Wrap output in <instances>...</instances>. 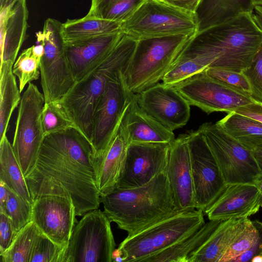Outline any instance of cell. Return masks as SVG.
I'll list each match as a JSON object with an SVG mask.
<instances>
[{"label":"cell","instance_id":"cell-1","mask_svg":"<svg viewBox=\"0 0 262 262\" xmlns=\"http://www.w3.org/2000/svg\"><path fill=\"white\" fill-rule=\"evenodd\" d=\"M92 146L76 129L46 136L35 165L25 177L32 200L46 194L71 197L76 216L101 203Z\"/></svg>","mask_w":262,"mask_h":262},{"label":"cell","instance_id":"cell-2","mask_svg":"<svg viewBox=\"0 0 262 262\" xmlns=\"http://www.w3.org/2000/svg\"><path fill=\"white\" fill-rule=\"evenodd\" d=\"M261 43L262 30L252 13H243L198 32L178 58L204 56L210 60L209 68L242 72Z\"/></svg>","mask_w":262,"mask_h":262},{"label":"cell","instance_id":"cell-3","mask_svg":"<svg viewBox=\"0 0 262 262\" xmlns=\"http://www.w3.org/2000/svg\"><path fill=\"white\" fill-rule=\"evenodd\" d=\"M103 212L111 222L132 235L177 211L166 171L146 184L115 189L100 196Z\"/></svg>","mask_w":262,"mask_h":262},{"label":"cell","instance_id":"cell-4","mask_svg":"<svg viewBox=\"0 0 262 262\" xmlns=\"http://www.w3.org/2000/svg\"><path fill=\"white\" fill-rule=\"evenodd\" d=\"M137 40L123 33L108 55L83 79L76 82L59 101L68 117L91 144L94 112L109 81L119 71L126 70Z\"/></svg>","mask_w":262,"mask_h":262},{"label":"cell","instance_id":"cell-5","mask_svg":"<svg viewBox=\"0 0 262 262\" xmlns=\"http://www.w3.org/2000/svg\"><path fill=\"white\" fill-rule=\"evenodd\" d=\"M194 36L174 35L137 40L124 73L128 89L137 94L159 83Z\"/></svg>","mask_w":262,"mask_h":262},{"label":"cell","instance_id":"cell-6","mask_svg":"<svg viewBox=\"0 0 262 262\" xmlns=\"http://www.w3.org/2000/svg\"><path fill=\"white\" fill-rule=\"evenodd\" d=\"M205 223L201 210L178 212L127 236L117 249L123 262H144L188 237Z\"/></svg>","mask_w":262,"mask_h":262},{"label":"cell","instance_id":"cell-7","mask_svg":"<svg viewBox=\"0 0 262 262\" xmlns=\"http://www.w3.org/2000/svg\"><path fill=\"white\" fill-rule=\"evenodd\" d=\"M122 33L137 40L174 35L198 33L195 13L162 0H145L121 24Z\"/></svg>","mask_w":262,"mask_h":262},{"label":"cell","instance_id":"cell-8","mask_svg":"<svg viewBox=\"0 0 262 262\" xmlns=\"http://www.w3.org/2000/svg\"><path fill=\"white\" fill-rule=\"evenodd\" d=\"M198 130L215 157L226 185H256L262 177V171L251 151L229 135L217 122L205 123Z\"/></svg>","mask_w":262,"mask_h":262},{"label":"cell","instance_id":"cell-9","mask_svg":"<svg viewBox=\"0 0 262 262\" xmlns=\"http://www.w3.org/2000/svg\"><path fill=\"white\" fill-rule=\"evenodd\" d=\"M111 222L98 208L84 214L74 227L60 262H112L116 244Z\"/></svg>","mask_w":262,"mask_h":262},{"label":"cell","instance_id":"cell-10","mask_svg":"<svg viewBox=\"0 0 262 262\" xmlns=\"http://www.w3.org/2000/svg\"><path fill=\"white\" fill-rule=\"evenodd\" d=\"M36 37L44 47L39 70L45 102H58L75 83L65 54L62 23L48 18L42 31L36 33Z\"/></svg>","mask_w":262,"mask_h":262},{"label":"cell","instance_id":"cell-11","mask_svg":"<svg viewBox=\"0 0 262 262\" xmlns=\"http://www.w3.org/2000/svg\"><path fill=\"white\" fill-rule=\"evenodd\" d=\"M121 70L109 81L95 109L91 145L95 160L101 158L116 135L135 94L128 88Z\"/></svg>","mask_w":262,"mask_h":262},{"label":"cell","instance_id":"cell-12","mask_svg":"<svg viewBox=\"0 0 262 262\" xmlns=\"http://www.w3.org/2000/svg\"><path fill=\"white\" fill-rule=\"evenodd\" d=\"M45 103L43 94L29 83L19 104L12 144L25 177L34 168L45 137L41 121Z\"/></svg>","mask_w":262,"mask_h":262},{"label":"cell","instance_id":"cell-13","mask_svg":"<svg viewBox=\"0 0 262 262\" xmlns=\"http://www.w3.org/2000/svg\"><path fill=\"white\" fill-rule=\"evenodd\" d=\"M188 134L195 207L204 212L227 185L203 136L198 129L189 131Z\"/></svg>","mask_w":262,"mask_h":262},{"label":"cell","instance_id":"cell-14","mask_svg":"<svg viewBox=\"0 0 262 262\" xmlns=\"http://www.w3.org/2000/svg\"><path fill=\"white\" fill-rule=\"evenodd\" d=\"M174 87L190 105L207 114L228 113L255 102L250 95L224 84L207 75L205 71Z\"/></svg>","mask_w":262,"mask_h":262},{"label":"cell","instance_id":"cell-15","mask_svg":"<svg viewBox=\"0 0 262 262\" xmlns=\"http://www.w3.org/2000/svg\"><path fill=\"white\" fill-rule=\"evenodd\" d=\"M32 221L55 244L67 247L76 222L71 196L55 194L37 196L32 204Z\"/></svg>","mask_w":262,"mask_h":262},{"label":"cell","instance_id":"cell-16","mask_svg":"<svg viewBox=\"0 0 262 262\" xmlns=\"http://www.w3.org/2000/svg\"><path fill=\"white\" fill-rule=\"evenodd\" d=\"M169 144L130 143L124 167L115 189H129L146 184L166 171Z\"/></svg>","mask_w":262,"mask_h":262},{"label":"cell","instance_id":"cell-17","mask_svg":"<svg viewBox=\"0 0 262 262\" xmlns=\"http://www.w3.org/2000/svg\"><path fill=\"white\" fill-rule=\"evenodd\" d=\"M135 98L144 111L173 132L189 119L190 105L174 86L158 83Z\"/></svg>","mask_w":262,"mask_h":262},{"label":"cell","instance_id":"cell-18","mask_svg":"<svg viewBox=\"0 0 262 262\" xmlns=\"http://www.w3.org/2000/svg\"><path fill=\"white\" fill-rule=\"evenodd\" d=\"M188 134L179 135L169 144L166 173L176 209L179 212L195 209Z\"/></svg>","mask_w":262,"mask_h":262},{"label":"cell","instance_id":"cell-19","mask_svg":"<svg viewBox=\"0 0 262 262\" xmlns=\"http://www.w3.org/2000/svg\"><path fill=\"white\" fill-rule=\"evenodd\" d=\"M261 193L255 184L227 185L216 200L204 212L209 220L247 218L260 208Z\"/></svg>","mask_w":262,"mask_h":262},{"label":"cell","instance_id":"cell-20","mask_svg":"<svg viewBox=\"0 0 262 262\" xmlns=\"http://www.w3.org/2000/svg\"><path fill=\"white\" fill-rule=\"evenodd\" d=\"M123 33L65 43L67 60L75 80H80L98 67L117 45Z\"/></svg>","mask_w":262,"mask_h":262},{"label":"cell","instance_id":"cell-21","mask_svg":"<svg viewBox=\"0 0 262 262\" xmlns=\"http://www.w3.org/2000/svg\"><path fill=\"white\" fill-rule=\"evenodd\" d=\"M119 129L129 143L170 144L175 138L173 132L144 111L135 97L121 121Z\"/></svg>","mask_w":262,"mask_h":262},{"label":"cell","instance_id":"cell-22","mask_svg":"<svg viewBox=\"0 0 262 262\" xmlns=\"http://www.w3.org/2000/svg\"><path fill=\"white\" fill-rule=\"evenodd\" d=\"M28 16L26 0L0 10L1 63L15 62L25 39Z\"/></svg>","mask_w":262,"mask_h":262},{"label":"cell","instance_id":"cell-23","mask_svg":"<svg viewBox=\"0 0 262 262\" xmlns=\"http://www.w3.org/2000/svg\"><path fill=\"white\" fill-rule=\"evenodd\" d=\"M129 144L119 128L102 156L95 160L96 183L100 196L116 188L124 167Z\"/></svg>","mask_w":262,"mask_h":262},{"label":"cell","instance_id":"cell-24","mask_svg":"<svg viewBox=\"0 0 262 262\" xmlns=\"http://www.w3.org/2000/svg\"><path fill=\"white\" fill-rule=\"evenodd\" d=\"M248 219L222 220L205 242L190 255L187 262H220Z\"/></svg>","mask_w":262,"mask_h":262},{"label":"cell","instance_id":"cell-25","mask_svg":"<svg viewBox=\"0 0 262 262\" xmlns=\"http://www.w3.org/2000/svg\"><path fill=\"white\" fill-rule=\"evenodd\" d=\"M252 0H202L195 14L198 31L232 19L243 13H252Z\"/></svg>","mask_w":262,"mask_h":262},{"label":"cell","instance_id":"cell-26","mask_svg":"<svg viewBox=\"0 0 262 262\" xmlns=\"http://www.w3.org/2000/svg\"><path fill=\"white\" fill-rule=\"evenodd\" d=\"M120 23L110 20L86 17L68 19L62 24L65 43L90 39L105 35L122 32Z\"/></svg>","mask_w":262,"mask_h":262},{"label":"cell","instance_id":"cell-27","mask_svg":"<svg viewBox=\"0 0 262 262\" xmlns=\"http://www.w3.org/2000/svg\"><path fill=\"white\" fill-rule=\"evenodd\" d=\"M217 123L249 150L262 146L261 122L232 111Z\"/></svg>","mask_w":262,"mask_h":262},{"label":"cell","instance_id":"cell-28","mask_svg":"<svg viewBox=\"0 0 262 262\" xmlns=\"http://www.w3.org/2000/svg\"><path fill=\"white\" fill-rule=\"evenodd\" d=\"M222 220H209L194 233L147 258L144 262H187L190 255L207 239Z\"/></svg>","mask_w":262,"mask_h":262},{"label":"cell","instance_id":"cell-29","mask_svg":"<svg viewBox=\"0 0 262 262\" xmlns=\"http://www.w3.org/2000/svg\"><path fill=\"white\" fill-rule=\"evenodd\" d=\"M13 64L7 61L0 66V140L6 136L10 118L21 97L12 71Z\"/></svg>","mask_w":262,"mask_h":262},{"label":"cell","instance_id":"cell-30","mask_svg":"<svg viewBox=\"0 0 262 262\" xmlns=\"http://www.w3.org/2000/svg\"><path fill=\"white\" fill-rule=\"evenodd\" d=\"M0 180L27 202L32 204L25 177L7 136L0 140Z\"/></svg>","mask_w":262,"mask_h":262},{"label":"cell","instance_id":"cell-31","mask_svg":"<svg viewBox=\"0 0 262 262\" xmlns=\"http://www.w3.org/2000/svg\"><path fill=\"white\" fill-rule=\"evenodd\" d=\"M145 0H91L86 17L122 23L128 19Z\"/></svg>","mask_w":262,"mask_h":262},{"label":"cell","instance_id":"cell-32","mask_svg":"<svg viewBox=\"0 0 262 262\" xmlns=\"http://www.w3.org/2000/svg\"><path fill=\"white\" fill-rule=\"evenodd\" d=\"M40 231L32 222L21 229L11 246L0 254L3 262H30Z\"/></svg>","mask_w":262,"mask_h":262},{"label":"cell","instance_id":"cell-33","mask_svg":"<svg viewBox=\"0 0 262 262\" xmlns=\"http://www.w3.org/2000/svg\"><path fill=\"white\" fill-rule=\"evenodd\" d=\"M211 65L206 57L178 58L164 76L163 83L175 86L194 75L205 71Z\"/></svg>","mask_w":262,"mask_h":262},{"label":"cell","instance_id":"cell-34","mask_svg":"<svg viewBox=\"0 0 262 262\" xmlns=\"http://www.w3.org/2000/svg\"><path fill=\"white\" fill-rule=\"evenodd\" d=\"M41 121L45 137L71 128L78 130L75 123L68 117L57 101L45 102L42 111Z\"/></svg>","mask_w":262,"mask_h":262},{"label":"cell","instance_id":"cell-35","mask_svg":"<svg viewBox=\"0 0 262 262\" xmlns=\"http://www.w3.org/2000/svg\"><path fill=\"white\" fill-rule=\"evenodd\" d=\"M40 62L33 54L32 46L23 50L15 60L12 71L18 78L20 93L27 84L39 78Z\"/></svg>","mask_w":262,"mask_h":262},{"label":"cell","instance_id":"cell-36","mask_svg":"<svg viewBox=\"0 0 262 262\" xmlns=\"http://www.w3.org/2000/svg\"><path fill=\"white\" fill-rule=\"evenodd\" d=\"M7 188L6 214L11 220L16 230L19 231L32 221V204L24 199L8 185Z\"/></svg>","mask_w":262,"mask_h":262},{"label":"cell","instance_id":"cell-37","mask_svg":"<svg viewBox=\"0 0 262 262\" xmlns=\"http://www.w3.org/2000/svg\"><path fill=\"white\" fill-rule=\"evenodd\" d=\"M258 237V231L253 222L248 219L245 226L231 244L220 262L233 260L249 249Z\"/></svg>","mask_w":262,"mask_h":262},{"label":"cell","instance_id":"cell-38","mask_svg":"<svg viewBox=\"0 0 262 262\" xmlns=\"http://www.w3.org/2000/svg\"><path fill=\"white\" fill-rule=\"evenodd\" d=\"M66 248L54 243L40 231L30 262H60Z\"/></svg>","mask_w":262,"mask_h":262},{"label":"cell","instance_id":"cell-39","mask_svg":"<svg viewBox=\"0 0 262 262\" xmlns=\"http://www.w3.org/2000/svg\"><path fill=\"white\" fill-rule=\"evenodd\" d=\"M205 72L207 75L224 84L241 92L251 95L250 83L242 72L217 68H209L206 69Z\"/></svg>","mask_w":262,"mask_h":262},{"label":"cell","instance_id":"cell-40","mask_svg":"<svg viewBox=\"0 0 262 262\" xmlns=\"http://www.w3.org/2000/svg\"><path fill=\"white\" fill-rule=\"evenodd\" d=\"M251 87V97L262 103V43L250 65L242 72Z\"/></svg>","mask_w":262,"mask_h":262},{"label":"cell","instance_id":"cell-41","mask_svg":"<svg viewBox=\"0 0 262 262\" xmlns=\"http://www.w3.org/2000/svg\"><path fill=\"white\" fill-rule=\"evenodd\" d=\"M18 232L9 216L5 213L0 212V254L11 246Z\"/></svg>","mask_w":262,"mask_h":262},{"label":"cell","instance_id":"cell-42","mask_svg":"<svg viewBox=\"0 0 262 262\" xmlns=\"http://www.w3.org/2000/svg\"><path fill=\"white\" fill-rule=\"evenodd\" d=\"M253 222L258 231L257 240L249 249L235 258L232 262L250 261L254 256L262 255V222L257 220Z\"/></svg>","mask_w":262,"mask_h":262},{"label":"cell","instance_id":"cell-43","mask_svg":"<svg viewBox=\"0 0 262 262\" xmlns=\"http://www.w3.org/2000/svg\"><path fill=\"white\" fill-rule=\"evenodd\" d=\"M234 112L262 123V103L254 102L236 109Z\"/></svg>","mask_w":262,"mask_h":262},{"label":"cell","instance_id":"cell-44","mask_svg":"<svg viewBox=\"0 0 262 262\" xmlns=\"http://www.w3.org/2000/svg\"><path fill=\"white\" fill-rule=\"evenodd\" d=\"M186 11L195 13L202 0H162Z\"/></svg>","mask_w":262,"mask_h":262},{"label":"cell","instance_id":"cell-45","mask_svg":"<svg viewBox=\"0 0 262 262\" xmlns=\"http://www.w3.org/2000/svg\"><path fill=\"white\" fill-rule=\"evenodd\" d=\"M8 196V188L7 184L0 180V212L6 213V201Z\"/></svg>","mask_w":262,"mask_h":262},{"label":"cell","instance_id":"cell-46","mask_svg":"<svg viewBox=\"0 0 262 262\" xmlns=\"http://www.w3.org/2000/svg\"><path fill=\"white\" fill-rule=\"evenodd\" d=\"M252 14L254 20L262 30V4L254 5Z\"/></svg>","mask_w":262,"mask_h":262},{"label":"cell","instance_id":"cell-47","mask_svg":"<svg viewBox=\"0 0 262 262\" xmlns=\"http://www.w3.org/2000/svg\"><path fill=\"white\" fill-rule=\"evenodd\" d=\"M33 52L35 56L39 60H41L44 54V47L41 43L36 46H32Z\"/></svg>","mask_w":262,"mask_h":262},{"label":"cell","instance_id":"cell-48","mask_svg":"<svg viewBox=\"0 0 262 262\" xmlns=\"http://www.w3.org/2000/svg\"><path fill=\"white\" fill-rule=\"evenodd\" d=\"M252 152L260 170L262 171V146L257 148Z\"/></svg>","mask_w":262,"mask_h":262},{"label":"cell","instance_id":"cell-49","mask_svg":"<svg viewBox=\"0 0 262 262\" xmlns=\"http://www.w3.org/2000/svg\"><path fill=\"white\" fill-rule=\"evenodd\" d=\"M18 1V0H0V10L12 5Z\"/></svg>","mask_w":262,"mask_h":262},{"label":"cell","instance_id":"cell-50","mask_svg":"<svg viewBox=\"0 0 262 262\" xmlns=\"http://www.w3.org/2000/svg\"><path fill=\"white\" fill-rule=\"evenodd\" d=\"M256 185L258 187L260 193H261V203H260V207L262 208V177L260 178L257 183L256 184Z\"/></svg>","mask_w":262,"mask_h":262},{"label":"cell","instance_id":"cell-51","mask_svg":"<svg viewBox=\"0 0 262 262\" xmlns=\"http://www.w3.org/2000/svg\"><path fill=\"white\" fill-rule=\"evenodd\" d=\"M251 262H262V255H258L254 256L251 260Z\"/></svg>","mask_w":262,"mask_h":262},{"label":"cell","instance_id":"cell-52","mask_svg":"<svg viewBox=\"0 0 262 262\" xmlns=\"http://www.w3.org/2000/svg\"><path fill=\"white\" fill-rule=\"evenodd\" d=\"M254 5L262 4V0H252Z\"/></svg>","mask_w":262,"mask_h":262}]
</instances>
